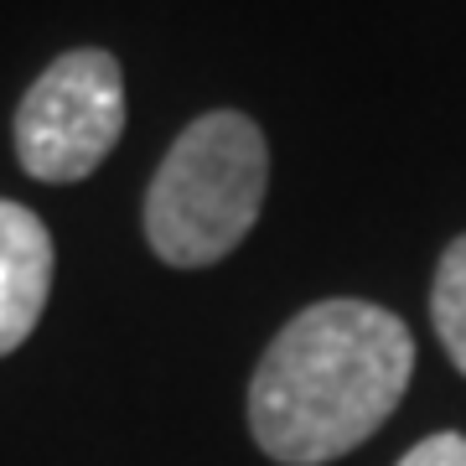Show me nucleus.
<instances>
[{
    "label": "nucleus",
    "mask_w": 466,
    "mask_h": 466,
    "mask_svg": "<svg viewBox=\"0 0 466 466\" xmlns=\"http://www.w3.org/2000/svg\"><path fill=\"white\" fill-rule=\"evenodd\" d=\"M415 337L373 300H317L280 327L249 379L254 446L280 466H327L394 415Z\"/></svg>",
    "instance_id": "1"
},
{
    "label": "nucleus",
    "mask_w": 466,
    "mask_h": 466,
    "mask_svg": "<svg viewBox=\"0 0 466 466\" xmlns=\"http://www.w3.org/2000/svg\"><path fill=\"white\" fill-rule=\"evenodd\" d=\"M269 146L238 109H208L187 125L146 187V244L171 269H208L259 223Z\"/></svg>",
    "instance_id": "2"
},
{
    "label": "nucleus",
    "mask_w": 466,
    "mask_h": 466,
    "mask_svg": "<svg viewBox=\"0 0 466 466\" xmlns=\"http://www.w3.org/2000/svg\"><path fill=\"white\" fill-rule=\"evenodd\" d=\"M16 161L47 187L84 182L125 135V73L104 47H73L16 104Z\"/></svg>",
    "instance_id": "3"
},
{
    "label": "nucleus",
    "mask_w": 466,
    "mask_h": 466,
    "mask_svg": "<svg viewBox=\"0 0 466 466\" xmlns=\"http://www.w3.org/2000/svg\"><path fill=\"white\" fill-rule=\"evenodd\" d=\"M52 265L57 254L47 223L32 208L0 198V358L36 332L52 296Z\"/></svg>",
    "instance_id": "4"
},
{
    "label": "nucleus",
    "mask_w": 466,
    "mask_h": 466,
    "mask_svg": "<svg viewBox=\"0 0 466 466\" xmlns=\"http://www.w3.org/2000/svg\"><path fill=\"white\" fill-rule=\"evenodd\" d=\"M431 321L446 358L466 373V233L441 254L435 265V285H431Z\"/></svg>",
    "instance_id": "5"
},
{
    "label": "nucleus",
    "mask_w": 466,
    "mask_h": 466,
    "mask_svg": "<svg viewBox=\"0 0 466 466\" xmlns=\"http://www.w3.org/2000/svg\"><path fill=\"white\" fill-rule=\"evenodd\" d=\"M400 466H466V435L441 431L431 441H420L415 451H404Z\"/></svg>",
    "instance_id": "6"
}]
</instances>
